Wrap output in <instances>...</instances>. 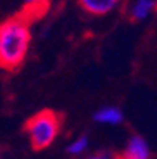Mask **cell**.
<instances>
[{
    "label": "cell",
    "mask_w": 157,
    "mask_h": 159,
    "mask_svg": "<svg viewBox=\"0 0 157 159\" xmlns=\"http://www.w3.org/2000/svg\"><path fill=\"white\" fill-rule=\"evenodd\" d=\"M29 23L23 14L0 24V68L16 71L24 62L31 43Z\"/></svg>",
    "instance_id": "cell-1"
},
{
    "label": "cell",
    "mask_w": 157,
    "mask_h": 159,
    "mask_svg": "<svg viewBox=\"0 0 157 159\" xmlns=\"http://www.w3.org/2000/svg\"><path fill=\"white\" fill-rule=\"evenodd\" d=\"M24 130L31 147L35 151H43L50 147L61 133V116L52 109H43L28 119Z\"/></svg>",
    "instance_id": "cell-2"
},
{
    "label": "cell",
    "mask_w": 157,
    "mask_h": 159,
    "mask_svg": "<svg viewBox=\"0 0 157 159\" xmlns=\"http://www.w3.org/2000/svg\"><path fill=\"white\" fill-rule=\"evenodd\" d=\"M150 145L141 135H133L126 143L123 156L119 159H150Z\"/></svg>",
    "instance_id": "cell-3"
},
{
    "label": "cell",
    "mask_w": 157,
    "mask_h": 159,
    "mask_svg": "<svg viewBox=\"0 0 157 159\" xmlns=\"http://www.w3.org/2000/svg\"><path fill=\"white\" fill-rule=\"evenodd\" d=\"M93 121L98 125H107V126H118L124 121V114L116 106H104L93 112Z\"/></svg>",
    "instance_id": "cell-4"
},
{
    "label": "cell",
    "mask_w": 157,
    "mask_h": 159,
    "mask_svg": "<svg viewBox=\"0 0 157 159\" xmlns=\"http://www.w3.org/2000/svg\"><path fill=\"white\" fill-rule=\"evenodd\" d=\"M118 2L119 0H79V5L88 14L104 16V14H109L110 11H114V7L118 5Z\"/></svg>",
    "instance_id": "cell-5"
},
{
    "label": "cell",
    "mask_w": 157,
    "mask_h": 159,
    "mask_svg": "<svg viewBox=\"0 0 157 159\" xmlns=\"http://www.w3.org/2000/svg\"><path fill=\"white\" fill-rule=\"evenodd\" d=\"M157 2L155 0H135V4L131 5L130 16L135 21H143L155 11Z\"/></svg>",
    "instance_id": "cell-6"
},
{
    "label": "cell",
    "mask_w": 157,
    "mask_h": 159,
    "mask_svg": "<svg viewBox=\"0 0 157 159\" xmlns=\"http://www.w3.org/2000/svg\"><path fill=\"white\" fill-rule=\"evenodd\" d=\"M88 143H90L88 135H79V137H76L73 142L67 143L66 152H67V154H71V156H81L83 152H87Z\"/></svg>",
    "instance_id": "cell-7"
},
{
    "label": "cell",
    "mask_w": 157,
    "mask_h": 159,
    "mask_svg": "<svg viewBox=\"0 0 157 159\" xmlns=\"http://www.w3.org/2000/svg\"><path fill=\"white\" fill-rule=\"evenodd\" d=\"M87 159H118V157L110 156L109 152H100V154H93V156H90V157H87Z\"/></svg>",
    "instance_id": "cell-8"
},
{
    "label": "cell",
    "mask_w": 157,
    "mask_h": 159,
    "mask_svg": "<svg viewBox=\"0 0 157 159\" xmlns=\"http://www.w3.org/2000/svg\"><path fill=\"white\" fill-rule=\"evenodd\" d=\"M40 2H45V0H26L28 5H33V4H40Z\"/></svg>",
    "instance_id": "cell-9"
},
{
    "label": "cell",
    "mask_w": 157,
    "mask_h": 159,
    "mask_svg": "<svg viewBox=\"0 0 157 159\" xmlns=\"http://www.w3.org/2000/svg\"><path fill=\"white\" fill-rule=\"evenodd\" d=\"M0 159H2V157H0Z\"/></svg>",
    "instance_id": "cell-10"
},
{
    "label": "cell",
    "mask_w": 157,
    "mask_h": 159,
    "mask_svg": "<svg viewBox=\"0 0 157 159\" xmlns=\"http://www.w3.org/2000/svg\"><path fill=\"white\" fill-rule=\"evenodd\" d=\"M155 2H157V0H155Z\"/></svg>",
    "instance_id": "cell-11"
}]
</instances>
